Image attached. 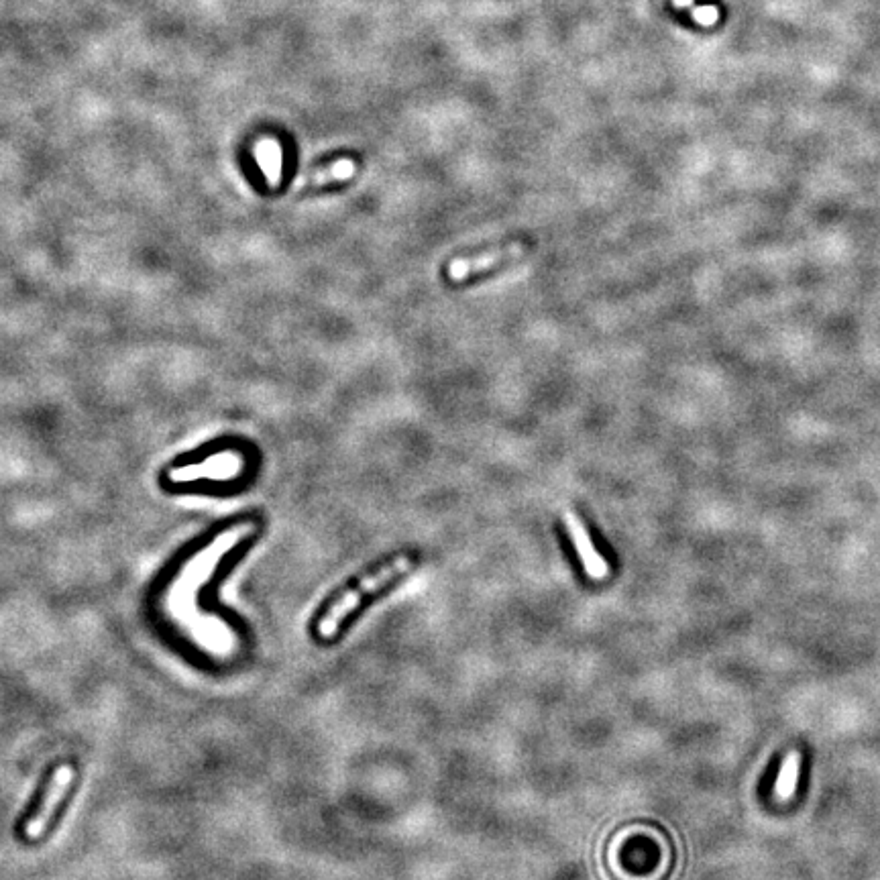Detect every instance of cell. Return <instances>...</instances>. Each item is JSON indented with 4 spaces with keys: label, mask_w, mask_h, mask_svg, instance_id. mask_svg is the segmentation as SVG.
I'll use <instances>...</instances> for the list:
<instances>
[{
    "label": "cell",
    "mask_w": 880,
    "mask_h": 880,
    "mask_svg": "<svg viewBox=\"0 0 880 880\" xmlns=\"http://www.w3.org/2000/svg\"><path fill=\"white\" fill-rule=\"evenodd\" d=\"M257 157H259V163H263V170H265V174L269 178L280 176V161H282V157H280V147L278 145L271 143V141L261 143L259 149H257Z\"/></svg>",
    "instance_id": "ba28073f"
},
{
    "label": "cell",
    "mask_w": 880,
    "mask_h": 880,
    "mask_svg": "<svg viewBox=\"0 0 880 880\" xmlns=\"http://www.w3.org/2000/svg\"><path fill=\"white\" fill-rule=\"evenodd\" d=\"M412 569H414V559H410L406 555V557H398V559L390 561L388 565L379 567L377 571H373L371 575L361 579L357 587L345 591L333 605H330V610L318 622V634L324 640L333 638L339 632V628L343 626V622L347 620V616L353 614L359 608L361 601L367 595H373V593L381 591L385 585H390L392 581H396L398 577L406 575Z\"/></svg>",
    "instance_id": "6da1fadb"
},
{
    "label": "cell",
    "mask_w": 880,
    "mask_h": 880,
    "mask_svg": "<svg viewBox=\"0 0 880 880\" xmlns=\"http://www.w3.org/2000/svg\"><path fill=\"white\" fill-rule=\"evenodd\" d=\"M801 752L799 750H789L787 756L781 762L779 775H777V783H775V797L777 801H789L793 799L795 791H797V783H799V773H801Z\"/></svg>",
    "instance_id": "8992f818"
},
{
    "label": "cell",
    "mask_w": 880,
    "mask_h": 880,
    "mask_svg": "<svg viewBox=\"0 0 880 880\" xmlns=\"http://www.w3.org/2000/svg\"><path fill=\"white\" fill-rule=\"evenodd\" d=\"M565 524H567V530H569V534H571V538L575 542V548H577V553L581 557L585 573L591 579H595V581H601V579L608 577L610 575V565H608V561H605L597 553V548L593 546L591 536H589L583 520L575 512L567 510L565 512Z\"/></svg>",
    "instance_id": "5b68a950"
},
{
    "label": "cell",
    "mask_w": 880,
    "mask_h": 880,
    "mask_svg": "<svg viewBox=\"0 0 880 880\" xmlns=\"http://www.w3.org/2000/svg\"><path fill=\"white\" fill-rule=\"evenodd\" d=\"M353 174H355V165H353V161L343 159V161H335L333 165H330V168L316 170V172L308 174V176L302 180V184L314 188V186H324V184H328V182L349 180Z\"/></svg>",
    "instance_id": "52a82bcc"
},
{
    "label": "cell",
    "mask_w": 880,
    "mask_h": 880,
    "mask_svg": "<svg viewBox=\"0 0 880 880\" xmlns=\"http://www.w3.org/2000/svg\"><path fill=\"white\" fill-rule=\"evenodd\" d=\"M72 783H74V768L72 766H60L58 770H55V775L49 781V787H47V793H45L41 807L25 825V836L29 840H39L47 832L55 811H58L60 803L66 799Z\"/></svg>",
    "instance_id": "3957f363"
},
{
    "label": "cell",
    "mask_w": 880,
    "mask_h": 880,
    "mask_svg": "<svg viewBox=\"0 0 880 880\" xmlns=\"http://www.w3.org/2000/svg\"><path fill=\"white\" fill-rule=\"evenodd\" d=\"M227 546V540H218L214 546L206 548L204 553L190 561L188 567L184 569L182 577H178V581L174 583V589L170 593V610L174 614V618L184 624H188L192 630H196V620L198 612H194L192 608V595L198 589V585L208 577L210 569L216 565L220 553Z\"/></svg>",
    "instance_id": "7a4b0ae2"
},
{
    "label": "cell",
    "mask_w": 880,
    "mask_h": 880,
    "mask_svg": "<svg viewBox=\"0 0 880 880\" xmlns=\"http://www.w3.org/2000/svg\"><path fill=\"white\" fill-rule=\"evenodd\" d=\"M524 253H526V249L522 243H510L506 247L491 249V251H485V253L473 255V257H461L449 265V275H451V280L461 282V280L469 278L471 273H479V271H487V269H493L498 265H504L508 261L522 257Z\"/></svg>",
    "instance_id": "277c9868"
}]
</instances>
